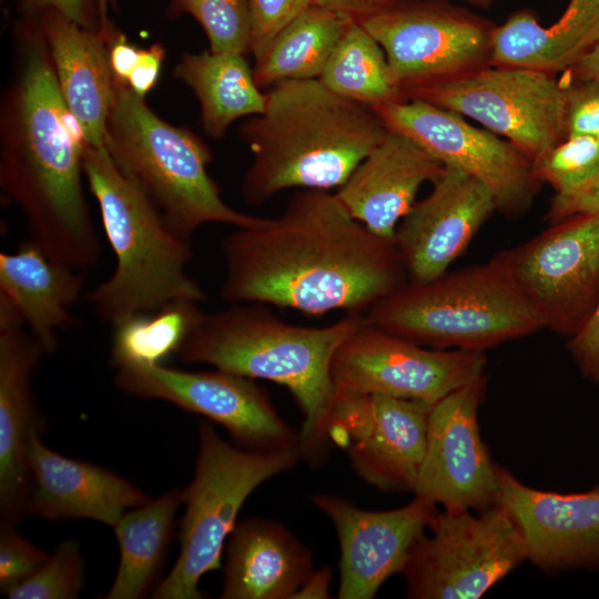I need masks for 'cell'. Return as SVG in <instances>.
<instances>
[{"label":"cell","mask_w":599,"mask_h":599,"mask_svg":"<svg viewBox=\"0 0 599 599\" xmlns=\"http://www.w3.org/2000/svg\"><path fill=\"white\" fill-rule=\"evenodd\" d=\"M319 80L335 93L373 109L404 99L384 49L357 22L346 27Z\"/></svg>","instance_id":"31"},{"label":"cell","mask_w":599,"mask_h":599,"mask_svg":"<svg viewBox=\"0 0 599 599\" xmlns=\"http://www.w3.org/2000/svg\"><path fill=\"white\" fill-rule=\"evenodd\" d=\"M174 77L193 91L202 128L214 140L222 139L234 121L264 111L266 93L257 85L244 53L210 49L184 53Z\"/></svg>","instance_id":"29"},{"label":"cell","mask_w":599,"mask_h":599,"mask_svg":"<svg viewBox=\"0 0 599 599\" xmlns=\"http://www.w3.org/2000/svg\"><path fill=\"white\" fill-rule=\"evenodd\" d=\"M566 92L565 134L599 139V81L562 78Z\"/></svg>","instance_id":"38"},{"label":"cell","mask_w":599,"mask_h":599,"mask_svg":"<svg viewBox=\"0 0 599 599\" xmlns=\"http://www.w3.org/2000/svg\"><path fill=\"white\" fill-rule=\"evenodd\" d=\"M221 248L220 293L229 304L365 314L408 280L395 240L372 232L325 190H300L277 217L235 227Z\"/></svg>","instance_id":"1"},{"label":"cell","mask_w":599,"mask_h":599,"mask_svg":"<svg viewBox=\"0 0 599 599\" xmlns=\"http://www.w3.org/2000/svg\"><path fill=\"white\" fill-rule=\"evenodd\" d=\"M599 41V0H570L549 27L520 10L495 26L491 64L557 74L573 67Z\"/></svg>","instance_id":"27"},{"label":"cell","mask_w":599,"mask_h":599,"mask_svg":"<svg viewBox=\"0 0 599 599\" xmlns=\"http://www.w3.org/2000/svg\"><path fill=\"white\" fill-rule=\"evenodd\" d=\"M486 376L433 405L415 495L444 509L485 510L498 504L496 465L481 438L478 410Z\"/></svg>","instance_id":"17"},{"label":"cell","mask_w":599,"mask_h":599,"mask_svg":"<svg viewBox=\"0 0 599 599\" xmlns=\"http://www.w3.org/2000/svg\"><path fill=\"white\" fill-rule=\"evenodd\" d=\"M199 305L191 301H175L113 325L111 365L114 368L155 365L176 354L203 313Z\"/></svg>","instance_id":"32"},{"label":"cell","mask_w":599,"mask_h":599,"mask_svg":"<svg viewBox=\"0 0 599 599\" xmlns=\"http://www.w3.org/2000/svg\"><path fill=\"white\" fill-rule=\"evenodd\" d=\"M166 14L193 17L213 52H251L248 0H169Z\"/></svg>","instance_id":"33"},{"label":"cell","mask_w":599,"mask_h":599,"mask_svg":"<svg viewBox=\"0 0 599 599\" xmlns=\"http://www.w3.org/2000/svg\"><path fill=\"white\" fill-rule=\"evenodd\" d=\"M44 352L16 308L0 296V524L28 514L29 448L45 422L32 390Z\"/></svg>","instance_id":"20"},{"label":"cell","mask_w":599,"mask_h":599,"mask_svg":"<svg viewBox=\"0 0 599 599\" xmlns=\"http://www.w3.org/2000/svg\"><path fill=\"white\" fill-rule=\"evenodd\" d=\"M366 322L436 349L485 352L542 328L506 266L487 263L407 282L375 303Z\"/></svg>","instance_id":"7"},{"label":"cell","mask_w":599,"mask_h":599,"mask_svg":"<svg viewBox=\"0 0 599 599\" xmlns=\"http://www.w3.org/2000/svg\"><path fill=\"white\" fill-rule=\"evenodd\" d=\"M444 164L409 136L388 130L335 192L347 212L375 234L394 240L419 187Z\"/></svg>","instance_id":"23"},{"label":"cell","mask_w":599,"mask_h":599,"mask_svg":"<svg viewBox=\"0 0 599 599\" xmlns=\"http://www.w3.org/2000/svg\"><path fill=\"white\" fill-rule=\"evenodd\" d=\"M108 47L111 71L125 82L138 62L141 48L131 43L115 27L109 35Z\"/></svg>","instance_id":"44"},{"label":"cell","mask_w":599,"mask_h":599,"mask_svg":"<svg viewBox=\"0 0 599 599\" xmlns=\"http://www.w3.org/2000/svg\"><path fill=\"white\" fill-rule=\"evenodd\" d=\"M374 110L388 130L409 136L444 165L485 184L501 214L517 217L531 206L542 183L534 173L532 161L506 139L418 99H403Z\"/></svg>","instance_id":"14"},{"label":"cell","mask_w":599,"mask_h":599,"mask_svg":"<svg viewBox=\"0 0 599 599\" xmlns=\"http://www.w3.org/2000/svg\"><path fill=\"white\" fill-rule=\"evenodd\" d=\"M498 502L516 524L527 560L548 575L599 569V485L561 494L527 486L496 465Z\"/></svg>","instance_id":"18"},{"label":"cell","mask_w":599,"mask_h":599,"mask_svg":"<svg viewBox=\"0 0 599 599\" xmlns=\"http://www.w3.org/2000/svg\"><path fill=\"white\" fill-rule=\"evenodd\" d=\"M361 24L384 49L402 93L491 64L495 24L447 0H405Z\"/></svg>","instance_id":"12"},{"label":"cell","mask_w":599,"mask_h":599,"mask_svg":"<svg viewBox=\"0 0 599 599\" xmlns=\"http://www.w3.org/2000/svg\"><path fill=\"white\" fill-rule=\"evenodd\" d=\"M85 144L37 17L19 16L0 100V187L24 216L29 238L52 260L81 271L101 255L82 185Z\"/></svg>","instance_id":"2"},{"label":"cell","mask_w":599,"mask_h":599,"mask_svg":"<svg viewBox=\"0 0 599 599\" xmlns=\"http://www.w3.org/2000/svg\"><path fill=\"white\" fill-rule=\"evenodd\" d=\"M194 475L182 489L185 506L180 522V551L155 599H203L202 577L222 568V555L237 515L251 493L268 478L292 469L300 447L252 450L232 445L205 420L199 423Z\"/></svg>","instance_id":"8"},{"label":"cell","mask_w":599,"mask_h":599,"mask_svg":"<svg viewBox=\"0 0 599 599\" xmlns=\"http://www.w3.org/2000/svg\"><path fill=\"white\" fill-rule=\"evenodd\" d=\"M115 369L113 380L122 392L206 417L240 447L270 451L298 446L300 432L278 415L267 393L252 378L221 369L190 372L162 364Z\"/></svg>","instance_id":"15"},{"label":"cell","mask_w":599,"mask_h":599,"mask_svg":"<svg viewBox=\"0 0 599 599\" xmlns=\"http://www.w3.org/2000/svg\"><path fill=\"white\" fill-rule=\"evenodd\" d=\"M349 22L353 21L312 4L254 58L257 85L263 89L282 81L319 79Z\"/></svg>","instance_id":"30"},{"label":"cell","mask_w":599,"mask_h":599,"mask_svg":"<svg viewBox=\"0 0 599 599\" xmlns=\"http://www.w3.org/2000/svg\"><path fill=\"white\" fill-rule=\"evenodd\" d=\"M265 93L264 111L240 126L252 152L241 185L250 205L287 189L341 187L388 132L373 108L319 79L282 81Z\"/></svg>","instance_id":"3"},{"label":"cell","mask_w":599,"mask_h":599,"mask_svg":"<svg viewBox=\"0 0 599 599\" xmlns=\"http://www.w3.org/2000/svg\"><path fill=\"white\" fill-rule=\"evenodd\" d=\"M42 435L35 434L29 448L28 514L47 520L91 519L113 527L128 509L152 499L114 471L52 450Z\"/></svg>","instance_id":"22"},{"label":"cell","mask_w":599,"mask_h":599,"mask_svg":"<svg viewBox=\"0 0 599 599\" xmlns=\"http://www.w3.org/2000/svg\"><path fill=\"white\" fill-rule=\"evenodd\" d=\"M49 556L24 538L17 525L0 524V591L6 595L26 581Z\"/></svg>","instance_id":"36"},{"label":"cell","mask_w":599,"mask_h":599,"mask_svg":"<svg viewBox=\"0 0 599 599\" xmlns=\"http://www.w3.org/2000/svg\"><path fill=\"white\" fill-rule=\"evenodd\" d=\"M567 348L581 375L599 383V301L588 322L569 337Z\"/></svg>","instance_id":"40"},{"label":"cell","mask_w":599,"mask_h":599,"mask_svg":"<svg viewBox=\"0 0 599 599\" xmlns=\"http://www.w3.org/2000/svg\"><path fill=\"white\" fill-rule=\"evenodd\" d=\"M166 49L160 43H153L148 48H141L138 62L125 83L138 95H145L158 82Z\"/></svg>","instance_id":"42"},{"label":"cell","mask_w":599,"mask_h":599,"mask_svg":"<svg viewBox=\"0 0 599 599\" xmlns=\"http://www.w3.org/2000/svg\"><path fill=\"white\" fill-rule=\"evenodd\" d=\"M599 211V175L587 186L569 195H557L551 200L547 219L556 223L571 215Z\"/></svg>","instance_id":"41"},{"label":"cell","mask_w":599,"mask_h":599,"mask_svg":"<svg viewBox=\"0 0 599 599\" xmlns=\"http://www.w3.org/2000/svg\"><path fill=\"white\" fill-rule=\"evenodd\" d=\"M461 1L469 3L471 6L478 7V8H483V9L488 8L493 2V0H461Z\"/></svg>","instance_id":"48"},{"label":"cell","mask_w":599,"mask_h":599,"mask_svg":"<svg viewBox=\"0 0 599 599\" xmlns=\"http://www.w3.org/2000/svg\"><path fill=\"white\" fill-rule=\"evenodd\" d=\"M104 145L116 166L185 238L192 240L207 223L252 227L266 220L227 205L207 171L213 159L207 144L189 128L160 118L145 98L114 75Z\"/></svg>","instance_id":"6"},{"label":"cell","mask_w":599,"mask_h":599,"mask_svg":"<svg viewBox=\"0 0 599 599\" xmlns=\"http://www.w3.org/2000/svg\"><path fill=\"white\" fill-rule=\"evenodd\" d=\"M53 9L82 28L100 31L98 0H18L19 16L37 17Z\"/></svg>","instance_id":"39"},{"label":"cell","mask_w":599,"mask_h":599,"mask_svg":"<svg viewBox=\"0 0 599 599\" xmlns=\"http://www.w3.org/2000/svg\"><path fill=\"white\" fill-rule=\"evenodd\" d=\"M83 271L49 257L29 237L16 252L0 253V296L18 312L45 355L75 325L71 312L83 294Z\"/></svg>","instance_id":"26"},{"label":"cell","mask_w":599,"mask_h":599,"mask_svg":"<svg viewBox=\"0 0 599 599\" xmlns=\"http://www.w3.org/2000/svg\"><path fill=\"white\" fill-rule=\"evenodd\" d=\"M484 352L436 349L365 322L338 347L332 362L335 393L412 398L436 404L484 375Z\"/></svg>","instance_id":"13"},{"label":"cell","mask_w":599,"mask_h":599,"mask_svg":"<svg viewBox=\"0 0 599 599\" xmlns=\"http://www.w3.org/2000/svg\"><path fill=\"white\" fill-rule=\"evenodd\" d=\"M432 407L419 399L335 393L327 436L368 484L384 491L414 493Z\"/></svg>","instance_id":"16"},{"label":"cell","mask_w":599,"mask_h":599,"mask_svg":"<svg viewBox=\"0 0 599 599\" xmlns=\"http://www.w3.org/2000/svg\"><path fill=\"white\" fill-rule=\"evenodd\" d=\"M399 571L413 599H477L527 560L524 539L499 502L474 514L436 512Z\"/></svg>","instance_id":"9"},{"label":"cell","mask_w":599,"mask_h":599,"mask_svg":"<svg viewBox=\"0 0 599 599\" xmlns=\"http://www.w3.org/2000/svg\"><path fill=\"white\" fill-rule=\"evenodd\" d=\"M331 576L332 570L329 567H323L316 571L313 570L292 599L329 598L328 588Z\"/></svg>","instance_id":"45"},{"label":"cell","mask_w":599,"mask_h":599,"mask_svg":"<svg viewBox=\"0 0 599 599\" xmlns=\"http://www.w3.org/2000/svg\"><path fill=\"white\" fill-rule=\"evenodd\" d=\"M532 170L541 183H549L555 189L557 195L576 193L599 175V139L567 136L532 160Z\"/></svg>","instance_id":"34"},{"label":"cell","mask_w":599,"mask_h":599,"mask_svg":"<svg viewBox=\"0 0 599 599\" xmlns=\"http://www.w3.org/2000/svg\"><path fill=\"white\" fill-rule=\"evenodd\" d=\"M430 193L416 201L395 231L408 282L448 271L496 210L490 190L464 171L444 165Z\"/></svg>","instance_id":"21"},{"label":"cell","mask_w":599,"mask_h":599,"mask_svg":"<svg viewBox=\"0 0 599 599\" xmlns=\"http://www.w3.org/2000/svg\"><path fill=\"white\" fill-rule=\"evenodd\" d=\"M83 173L115 255L111 276L85 295L98 317L113 326L171 302H204V290L187 271L192 240L167 224L105 145L85 144Z\"/></svg>","instance_id":"5"},{"label":"cell","mask_w":599,"mask_h":599,"mask_svg":"<svg viewBox=\"0 0 599 599\" xmlns=\"http://www.w3.org/2000/svg\"><path fill=\"white\" fill-rule=\"evenodd\" d=\"M313 4V0H248L251 53L257 57L274 37Z\"/></svg>","instance_id":"37"},{"label":"cell","mask_w":599,"mask_h":599,"mask_svg":"<svg viewBox=\"0 0 599 599\" xmlns=\"http://www.w3.org/2000/svg\"><path fill=\"white\" fill-rule=\"evenodd\" d=\"M85 579L84 559L77 540H64L26 581L6 593L9 599H74Z\"/></svg>","instance_id":"35"},{"label":"cell","mask_w":599,"mask_h":599,"mask_svg":"<svg viewBox=\"0 0 599 599\" xmlns=\"http://www.w3.org/2000/svg\"><path fill=\"white\" fill-rule=\"evenodd\" d=\"M403 98L475 120L531 161L566 138L565 84L544 71L490 64L408 89Z\"/></svg>","instance_id":"10"},{"label":"cell","mask_w":599,"mask_h":599,"mask_svg":"<svg viewBox=\"0 0 599 599\" xmlns=\"http://www.w3.org/2000/svg\"><path fill=\"white\" fill-rule=\"evenodd\" d=\"M571 80L599 81V41L573 67L565 71Z\"/></svg>","instance_id":"46"},{"label":"cell","mask_w":599,"mask_h":599,"mask_svg":"<svg viewBox=\"0 0 599 599\" xmlns=\"http://www.w3.org/2000/svg\"><path fill=\"white\" fill-rule=\"evenodd\" d=\"M405 0H313V4L328 9L343 18L362 23Z\"/></svg>","instance_id":"43"},{"label":"cell","mask_w":599,"mask_h":599,"mask_svg":"<svg viewBox=\"0 0 599 599\" xmlns=\"http://www.w3.org/2000/svg\"><path fill=\"white\" fill-rule=\"evenodd\" d=\"M64 102L88 144L104 145L113 95L108 40L57 10L37 16Z\"/></svg>","instance_id":"24"},{"label":"cell","mask_w":599,"mask_h":599,"mask_svg":"<svg viewBox=\"0 0 599 599\" xmlns=\"http://www.w3.org/2000/svg\"><path fill=\"white\" fill-rule=\"evenodd\" d=\"M311 500L333 522L341 547L339 599H372L384 581L399 573L416 539L437 512L417 496L385 511L364 510L346 498L314 495Z\"/></svg>","instance_id":"19"},{"label":"cell","mask_w":599,"mask_h":599,"mask_svg":"<svg viewBox=\"0 0 599 599\" xmlns=\"http://www.w3.org/2000/svg\"><path fill=\"white\" fill-rule=\"evenodd\" d=\"M313 571L311 550L265 518L237 522L225 545L221 599H292Z\"/></svg>","instance_id":"25"},{"label":"cell","mask_w":599,"mask_h":599,"mask_svg":"<svg viewBox=\"0 0 599 599\" xmlns=\"http://www.w3.org/2000/svg\"><path fill=\"white\" fill-rule=\"evenodd\" d=\"M542 328L571 337L599 301V211L568 216L494 255Z\"/></svg>","instance_id":"11"},{"label":"cell","mask_w":599,"mask_h":599,"mask_svg":"<svg viewBox=\"0 0 599 599\" xmlns=\"http://www.w3.org/2000/svg\"><path fill=\"white\" fill-rule=\"evenodd\" d=\"M182 504V489L172 488L125 511L115 522L112 528L119 546V565L104 599H141L153 593Z\"/></svg>","instance_id":"28"},{"label":"cell","mask_w":599,"mask_h":599,"mask_svg":"<svg viewBox=\"0 0 599 599\" xmlns=\"http://www.w3.org/2000/svg\"><path fill=\"white\" fill-rule=\"evenodd\" d=\"M364 322L365 314L346 313L326 326H304L281 319L264 304L236 303L203 312L176 355L185 364H209L285 386L304 415L298 443L302 457L319 466L331 447L332 362L342 343Z\"/></svg>","instance_id":"4"},{"label":"cell","mask_w":599,"mask_h":599,"mask_svg":"<svg viewBox=\"0 0 599 599\" xmlns=\"http://www.w3.org/2000/svg\"><path fill=\"white\" fill-rule=\"evenodd\" d=\"M99 4V14H100V33L108 38L112 28L114 27L110 17L109 9L110 7L116 10L115 0H98Z\"/></svg>","instance_id":"47"}]
</instances>
